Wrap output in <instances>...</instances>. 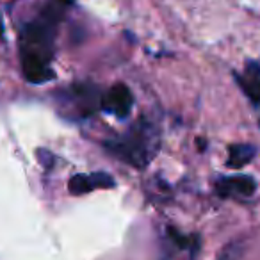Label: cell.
<instances>
[{
	"label": "cell",
	"mask_w": 260,
	"mask_h": 260,
	"mask_svg": "<svg viewBox=\"0 0 260 260\" xmlns=\"http://www.w3.org/2000/svg\"><path fill=\"white\" fill-rule=\"evenodd\" d=\"M159 145L160 141L155 126L145 118H141L119 139L105 143V148L130 166L145 168L159 152Z\"/></svg>",
	"instance_id": "6da1fadb"
},
{
	"label": "cell",
	"mask_w": 260,
	"mask_h": 260,
	"mask_svg": "<svg viewBox=\"0 0 260 260\" xmlns=\"http://www.w3.org/2000/svg\"><path fill=\"white\" fill-rule=\"evenodd\" d=\"M134 105V98H132V93L130 89L125 86V84H116L111 89L107 91L104 98H102V109L111 114H114L116 118L123 119L128 116L130 109Z\"/></svg>",
	"instance_id": "7a4b0ae2"
},
{
	"label": "cell",
	"mask_w": 260,
	"mask_h": 260,
	"mask_svg": "<svg viewBox=\"0 0 260 260\" xmlns=\"http://www.w3.org/2000/svg\"><path fill=\"white\" fill-rule=\"evenodd\" d=\"M216 191L221 198H230V196H234V194L249 198V196L255 194L256 182H255V178L249 177V175L221 177L219 180L216 182Z\"/></svg>",
	"instance_id": "3957f363"
},
{
	"label": "cell",
	"mask_w": 260,
	"mask_h": 260,
	"mask_svg": "<svg viewBox=\"0 0 260 260\" xmlns=\"http://www.w3.org/2000/svg\"><path fill=\"white\" fill-rule=\"evenodd\" d=\"M239 87L249 98L253 105L260 107V64L256 61H246L242 73H234Z\"/></svg>",
	"instance_id": "277c9868"
},
{
	"label": "cell",
	"mask_w": 260,
	"mask_h": 260,
	"mask_svg": "<svg viewBox=\"0 0 260 260\" xmlns=\"http://www.w3.org/2000/svg\"><path fill=\"white\" fill-rule=\"evenodd\" d=\"M73 98H75V104L79 107L80 116H89L93 114L98 109V105H102L100 93L93 84H75L72 87Z\"/></svg>",
	"instance_id": "5b68a950"
},
{
	"label": "cell",
	"mask_w": 260,
	"mask_h": 260,
	"mask_svg": "<svg viewBox=\"0 0 260 260\" xmlns=\"http://www.w3.org/2000/svg\"><path fill=\"white\" fill-rule=\"evenodd\" d=\"M255 153L256 148L253 145H232L228 148L226 166L232 168V170H241L255 159Z\"/></svg>",
	"instance_id": "8992f818"
},
{
	"label": "cell",
	"mask_w": 260,
	"mask_h": 260,
	"mask_svg": "<svg viewBox=\"0 0 260 260\" xmlns=\"http://www.w3.org/2000/svg\"><path fill=\"white\" fill-rule=\"evenodd\" d=\"M68 189H70V192L75 196L91 192L94 189V184H93V180H91V175H82V173L73 175L68 182Z\"/></svg>",
	"instance_id": "52a82bcc"
},
{
	"label": "cell",
	"mask_w": 260,
	"mask_h": 260,
	"mask_svg": "<svg viewBox=\"0 0 260 260\" xmlns=\"http://www.w3.org/2000/svg\"><path fill=\"white\" fill-rule=\"evenodd\" d=\"M91 180L94 184V189H111L114 187V178L111 175L104 173V171H98V173H93L91 175Z\"/></svg>",
	"instance_id": "ba28073f"
},
{
	"label": "cell",
	"mask_w": 260,
	"mask_h": 260,
	"mask_svg": "<svg viewBox=\"0 0 260 260\" xmlns=\"http://www.w3.org/2000/svg\"><path fill=\"white\" fill-rule=\"evenodd\" d=\"M38 160L45 166V170H52L55 162V157L48 150H38Z\"/></svg>",
	"instance_id": "9c48e42d"
},
{
	"label": "cell",
	"mask_w": 260,
	"mask_h": 260,
	"mask_svg": "<svg viewBox=\"0 0 260 260\" xmlns=\"http://www.w3.org/2000/svg\"><path fill=\"white\" fill-rule=\"evenodd\" d=\"M170 235H171V239H173V241L177 242L178 246H180V248H187V244H189L187 239L182 237V235L178 234V232L175 230V228H170Z\"/></svg>",
	"instance_id": "30bf717a"
},
{
	"label": "cell",
	"mask_w": 260,
	"mask_h": 260,
	"mask_svg": "<svg viewBox=\"0 0 260 260\" xmlns=\"http://www.w3.org/2000/svg\"><path fill=\"white\" fill-rule=\"evenodd\" d=\"M203 141H205V139H198V146H200V150H203V148H205V146H207Z\"/></svg>",
	"instance_id": "8fae6325"
},
{
	"label": "cell",
	"mask_w": 260,
	"mask_h": 260,
	"mask_svg": "<svg viewBox=\"0 0 260 260\" xmlns=\"http://www.w3.org/2000/svg\"><path fill=\"white\" fill-rule=\"evenodd\" d=\"M2 32H4V23H2V18H0V36H2Z\"/></svg>",
	"instance_id": "7c38bea8"
},
{
	"label": "cell",
	"mask_w": 260,
	"mask_h": 260,
	"mask_svg": "<svg viewBox=\"0 0 260 260\" xmlns=\"http://www.w3.org/2000/svg\"><path fill=\"white\" fill-rule=\"evenodd\" d=\"M59 2H62V4H73V0H59Z\"/></svg>",
	"instance_id": "4fadbf2b"
},
{
	"label": "cell",
	"mask_w": 260,
	"mask_h": 260,
	"mask_svg": "<svg viewBox=\"0 0 260 260\" xmlns=\"http://www.w3.org/2000/svg\"><path fill=\"white\" fill-rule=\"evenodd\" d=\"M258 109H260V107H258ZM258 125H260V118H258Z\"/></svg>",
	"instance_id": "5bb4252c"
}]
</instances>
